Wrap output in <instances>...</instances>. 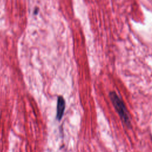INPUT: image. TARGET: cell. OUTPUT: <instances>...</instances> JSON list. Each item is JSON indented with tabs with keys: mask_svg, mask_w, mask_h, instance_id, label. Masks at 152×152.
Masks as SVG:
<instances>
[{
	"mask_svg": "<svg viewBox=\"0 0 152 152\" xmlns=\"http://www.w3.org/2000/svg\"><path fill=\"white\" fill-rule=\"evenodd\" d=\"M109 97L122 121L127 126H131V121L128 112L124 102L115 91H110L109 93Z\"/></svg>",
	"mask_w": 152,
	"mask_h": 152,
	"instance_id": "6da1fadb",
	"label": "cell"
},
{
	"mask_svg": "<svg viewBox=\"0 0 152 152\" xmlns=\"http://www.w3.org/2000/svg\"><path fill=\"white\" fill-rule=\"evenodd\" d=\"M65 108V101L63 97L59 96L58 97L57 102V111H56V118L58 121H61L62 119L64 112Z\"/></svg>",
	"mask_w": 152,
	"mask_h": 152,
	"instance_id": "7a4b0ae2",
	"label": "cell"
}]
</instances>
